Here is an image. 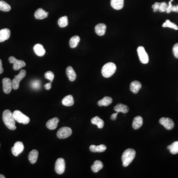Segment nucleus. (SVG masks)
<instances>
[{
  "mask_svg": "<svg viewBox=\"0 0 178 178\" xmlns=\"http://www.w3.org/2000/svg\"><path fill=\"white\" fill-rule=\"evenodd\" d=\"M3 120L8 128L12 130L16 129L15 120L13 115V113L8 109H6L3 114Z\"/></svg>",
  "mask_w": 178,
  "mask_h": 178,
  "instance_id": "nucleus-1",
  "label": "nucleus"
},
{
  "mask_svg": "<svg viewBox=\"0 0 178 178\" xmlns=\"http://www.w3.org/2000/svg\"><path fill=\"white\" fill-rule=\"evenodd\" d=\"M135 156L136 151L132 148H128L125 150L122 156L123 166L125 167L128 166L135 158Z\"/></svg>",
  "mask_w": 178,
  "mask_h": 178,
  "instance_id": "nucleus-2",
  "label": "nucleus"
},
{
  "mask_svg": "<svg viewBox=\"0 0 178 178\" xmlns=\"http://www.w3.org/2000/svg\"><path fill=\"white\" fill-rule=\"evenodd\" d=\"M116 70V65L113 62H108L103 66L101 69V73L104 77L109 78L114 74Z\"/></svg>",
  "mask_w": 178,
  "mask_h": 178,
  "instance_id": "nucleus-3",
  "label": "nucleus"
},
{
  "mask_svg": "<svg viewBox=\"0 0 178 178\" xmlns=\"http://www.w3.org/2000/svg\"><path fill=\"white\" fill-rule=\"evenodd\" d=\"M13 115L15 120L18 123L23 124H27L29 123V118L22 113L20 111L15 110L13 112Z\"/></svg>",
  "mask_w": 178,
  "mask_h": 178,
  "instance_id": "nucleus-4",
  "label": "nucleus"
},
{
  "mask_svg": "<svg viewBox=\"0 0 178 178\" xmlns=\"http://www.w3.org/2000/svg\"><path fill=\"white\" fill-rule=\"evenodd\" d=\"M26 74V72L25 70H21L18 75L15 76V78L12 80V89L18 90L19 88L20 82L25 78Z\"/></svg>",
  "mask_w": 178,
  "mask_h": 178,
  "instance_id": "nucleus-5",
  "label": "nucleus"
},
{
  "mask_svg": "<svg viewBox=\"0 0 178 178\" xmlns=\"http://www.w3.org/2000/svg\"><path fill=\"white\" fill-rule=\"evenodd\" d=\"M72 131L71 129L69 127H64L61 128L58 130L57 133V137L59 139H64L68 138L71 135Z\"/></svg>",
  "mask_w": 178,
  "mask_h": 178,
  "instance_id": "nucleus-6",
  "label": "nucleus"
},
{
  "mask_svg": "<svg viewBox=\"0 0 178 178\" xmlns=\"http://www.w3.org/2000/svg\"><path fill=\"white\" fill-rule=\"evenodd\" d=\"M9 62L13 64V69L15 70H18L21 69L22 68L26 66L25 62L22 60H18L14 57H10L8 58Z\"/></svg>",
  "mask_w": 178,
  "mask_h": 178,
  "instance_id": "nucleus-7",
  "label": "nucleus"
},
{
  "mask_svg": "<svg viewBox=\"0 0 178 178\" xmlns=\"http://www.w3.org/2000/svg\"><path fill=\"white\" fill-rule=\"evenodd\" d=\"M137 51L140 62H142V64H147L149 61V58L148 54L145 51L144 47L143 46H140L137 49Z\"/></svg>",
  "mask_w": 178,
  "mask_h": 178,
  "instance_id": "nucleus-8",
  "label": "nucleus"
},
{
  "mask_svg": "<svg viewBox=\"0 0 178 178\" xmlns=\"http://www.w3.org/2000/svg\"><path fill=\"white\" fill-rule=\"evenodd\" d=\"M65 169V163L63 158H59L57 159L55 164V171L57 174L61 175L64 172Z\"/></svg>",
  "mask_w": 178,
  "mask_h": 178,
  "instance_id": "nucleus-9",
  "label": "nucleus"
},
{
  "mask_svg": "<svg viewBox=\"0 0 178 178\" xmlns=\"http://www.w3.org/2000/svg\"><path fill=\"white\" fill-rule=\"evenodd\" d=\"M159 123L164 126L167 130L173 129L174 127V122L171 119L167 117H162L160 119Z\"/></svg>",
  "mask_w": 178,
  "mask_h": 178,
  "instance_id": "nucleus-10",
  "label": "nucleus"
},
{
  "mask_svg": "<svg viewBox=\"0 0 178 178\" xmlns=\"http://www.w3.org/2000/svg\"><path fill=\"white\" fill-rule=\"evenodd\" d=\"M24 145L21 142H17L14 144V147L12 148V151L13 155L15 157H18L19 154L22 153L24 150Z\"/></svg>",
  "mask_w": 178,
  "mask_h": 178,
  "instance_id": "nucleus-11",
  "label": "nucleus"
},
{
  "mask_svg": "<svg viewBox=\"0 0 178 178\" xmlns=\"http://www.w3.org/2000/svg\"><path fill=\"white\" fill-rule=\"evenodd\" d=\"M3 91L5 93L8 94L12 90V81L8 78H5L3 79Z\"/></svg>",
  "mask_w": 178,
  "mask_h": 178,
  "instance_id": "nucleus-12",
  "label": "nucleus"
},
{
  "mask_svg": "<svg viewBox=\"0 0 178 178\" xmlns=\"http://www.w3.org/2000/svg\"><path fill=\"white\" fill-rule=\"evenodd\" d=\"M11 36V31L8 28L0 30V42H3L8 40Z\"/></svg>",
  "mask_w": 178,
  "mask_h": 178,
  "instance_id": "nucleus-13",
  "label": "nucleus"
},
{
  "mask_svg": "<svg viewBox=\"0 0 178 178\" xmlns=\"http://www.w3.org/2000/svg\"><path fill=\"white\" fill-rule=\"evenodd\" d=\"M107 29V26L104 23H100L95 26L94 30L97 35L102 36L104 35Z\"/></svg>",
  "mask_w": 178,
  "mask_h": 178,
  "instance_id": "nucleus-14",
  "label": "nucleus"
},
{
  "mask_svg": "<svg viewBox=\"0 0 178 178\" xmlns=\"http://www.w3.org/2000/svg\"><path fill=\"white\" fill-rule=\"evenodd\" d=\"M59 119L54 117L49 120L46 123V126L50 130H54L58 127V124L59 122Z\"/></svg>",
  "mask_w": 178,
  "mask_h": 178,
  "instance_id": "nucleus-15",
  "label": "nucleus"
},
{
  "mask_svg": "<svg viewBox=\"0 0 178 178\" xmlns=\"http://www.w3.org/2000/svg\"><path fill=\"white\" fill-rule=\"evenodd\" d=\"M143 124V119L140 116L135 117L133 121L132 127L134 129H139Z\"/></svg>",
  "mask_w": 178,
  "mask_h": 178,
  "instance_id": "nucleus-16",
  "label": "nucleus"
},
{
  "mask_svg": "<svg viewBox=\"0 0 178 178\" xmlns=\"http://www.w3.org/2000/svg\"><path fill=\"white\" fill-rule=\"evenodd\" d=\"M35 18L37 19H43L45 18H47L48 16V12H46L43 9L41 8H38L35 12L34 14Z\"/></svg>",
  "mask_w": 178,
  "mask_h": 178,
  "instance_id": "nucleus-17",
  "label": "nucleus"
},
{
  "mask_svg": "<svg viewBox=\"0 0 178 178\" xmlns=\"http://www.w3.org/2000/svg\"><path fill=\"white\" fill-rule=\"evenodd\" d=\"M124 0H111V5L115 10H121L124 7Z\"/></svg>",
  "mask_w": 178,
  "mask_h": 178,
  "instance_id": "nucleus-18",
  "label": "nucleus"
},
{
  "mask_svg": "<svg viewBox=\"0 0 178 178\" xmlns=\"http://www.w3.org/2000/svg\"><path fill=\"white\" fill-rule=\"evenodd\" d=\"M107 150V147L104 144H100L99 146L91 145L90 150L93 153H103Z\"/></svg>",
  "mask_w": 178,
  "mask_h": 178,
  "instance_id": "nucleus-19",
  "label": "nucleus"
},
{
  "mask_svg": "<svg viewBox=\"0 0 178 178\" xmlns=\"http://www.w3.org/2000/svg\"><path fill=\"white\" fill-rule=\"evenodd\" d=\"M141 88H142V84L139 81H133L130 84V90L133 93H138Z\"/></svg>",
  "mask_w": 178,
  "mask_h": 178,
  "instance_id": "nucleus-20",
  "label": "nucleus"
},
{
  "mask_svg": "<svg viewBox=\"0 0 178 178\" xmlns=\"http://www.w3.org/2000/svg\"><path fill=\"white\" fill-rule=\"evenodd\" d=\"M114 110L116 112H122L123 114H127L129 110V108L127 105H125L123 104H118L117 105L114 107Z\"/></svg>",
  "mask_w": 178,
  "mask_h": 178,
  "instance_id": "nucleus-21",
  "label": "nucleus"
},
{
  "mask_svg": "<svg viewBox=\"0 0 178 178\" xmlns=\"http://www.w3.org/2000/svg\"><path fill=\"white\" fill-rule=\"evenodd\" d=\"M34 51L36 55L39 57H43L46 53V51L42 44H37L34 47Z\"/></svg>",
  "mask_w": 178,
  "mask_h": 178,
  "instance_id": "nucleus-22",
  "label": "nucleus"
},
{
  "mask_svg": "<svg viewBox=\"0 0 178 178\" xmlns=\"http://www.w3.org/2000/svg\"><path fill=\"white\" fill-rule=\"evenodd\" d=\"M66 75L70 81L73 82L76 79V74L72 67L71 66L68 67L66 68Z\"/></svg>",
  "mask_w": 178,
  "mask_h": 178,
  "instance_id": "nucleus-23",
  "label": "nucleus"
},
{
  "mask_svg": "<svg viewBox=\"0 0 178 178\" xmlns=\"http://www.w3.org/2000/svg\"><path fill=\"white\" fill-rule=\"evenodd\" d=\"M63 105L66 107H71L74 104V101L72 95H68L64 97L62 101Z\"/></svg>",
  "mask_w": 178,
  "mask_h": 178,
  "instance_id": "nucleus-24",
  "label": "nucleus"
},
{
  "mask_svg": "<svg viewBox=\"0 0 178 178\" xmlns=\"http://www.w3.org/2000/svg\"><path fill=\"white\" fill-rule=\"evenodd\" d=\"M38 157V151L36 150H33L29 153L28 159L31 164H35L37 162Z\"/></svg>",
  "mask_w": 178,
  "mask_h": 178,
  "instance_id": "nucleus-25",
  "label": "nucleus"
},
{
  "mask_svg": "<svg viewBox=\"0 0 178 178\" xmlns=\"http://www.w3.org/2000/svg\"><path fill=\"white\" fill-rule=\"evenodd\" d=\"M104 167L103 162L100 160H96L94 161L93 164L91 166L92 171L94 173H97L100 170H101Z\"/></svg>",
  "mask_w": 178,
  "mask_h": 178,
  "instance_id": "nucleus-26",
  "label": "nucleus"
},
{
  "mask_svg": "<svg viewBox=\"0 0 178 178\" xmlns=\"http://www.w3.org/2000/svg\"><path fill=\"white\" fill-rule=\"evenodd\" d=\"M91 123L97 126L99 129H102L104 126V120L100 118L99 116H96L91 119Z\"/></svg>",
  "mask_w": 178,
  "mask_h": 178,
  "instance_id": "nucleus-27",
  "label": "nucleus"
},
{
  "mask_svg": "<svg viewBox=\"0 0 178 178\" xmlns=\"http://www.w3.org/2000/svg\"><path fill=\"white\" fill-rule=\"evenodd\" d=\"M112 103V99L109 97H105L102 100H100L98 101L97 104L100 107L105 106L107 107L110 105Z\"/></svg>",
  "mask_w": 178,
  "mask_h": 178,
  "instance_id": "nucleus-28",
  "label": "nucleus"
},
{
  "mask_svg": "<svg viewBox=\"0 0 178 178\" xmlns=\"http://www.w3.org/2000/svg\"><path fill=\"white\" fill-rule=\"evenodd\" d=\"M80 38L78 36H74L69 41V46L71 48H75L77 47L79 43Z\"/></svg>",
  "mask_w": 178,
  "mask_h": 178,
  "instance_id": "nucleus-29",
  "label": "nucleus"
},
{
  "mask_svg": "<svg viewBox=\"0 0 178 178\" xmlns=\"http://www.w3.org/2000/svg\"><path fill=\"white\" fill-rule=\"evenodd\" d=\"M168 150L173 154L178 153V141H176L167 147Z\"/></svg>",
  "mask_w": 178,
  "mask_h": 178,
  "instance_id": "nucleus-30",
  "label": "nucleus"
},
{
  "mask_svg": "<svg viewBox=\"0 0 178 178\" xmlns=\"http://www.w3.org/2000/svg\"><path fill=\"white\" fill-rule=\"evenodd\" d=\"M68 21L67 16H64L59 18L58 20V25L59 27L64 28L68 25Z\"/></svg>",
  "mask_w": 178,
  "mask_h": 178,
  "instance_id": "nucleus-31",
  "label": "nucleus"
},
{
  "mask_svg": "<svg viewBox=\"0 0 178 178\" xmlns=\"http://www.w3.org/2000/svg\"><path fill=\"white\" fill-rule=\"evenodd\" d=\"M11 10V5L3 1H0V11L8 12Z\"/></svg>",
  "mask_w": 178,
  "mask_h": 178,
  "instance_id": "nucleus-32",
  "label": "nucleus"
},
{
  "mask_svg": "<svg viewBox=\"0 0 178 178\" xmlns=\"http://www.w3.org/2000/svg\"><path fill=\"white\" fill-rule=\"evenodd\" d=\"M162 27H169V28H171L174 29L178 30V26L177 25H175V23L171 22L170 20H166V21L164 23H163L162 25Z\"/></svg>",
  "mask_w": 178,
  "mask_h": 178,
  "instance_id": "nucleus-33",
  "label": "nucleus"
},
{
  "mask_svg": "<svg viewBox=\"0 0 178 178\" xmlns=\"http://www.w3.org/2000/svg\"><path fill=\"white\" fill-rule=\"evenodd\" d=\"M168 5L167 4L166 2L160 3L159 8V12H166V10H167V8H168Z\"/></svg>",
  "mask_w": 178,
  "mask_h": 178,
  "instance_id": "nucleus-34",
  "label": "nucleus"
},
{
  "mask_svg": "<svg viewBox=\"0 0 178 178\" xmlns=\"http://www.w3.org/2000/svg\"><path fill=\"white\" fill-rule=\"evenodd\" d=\"M44 77H45L46 79H47L48 80H50L51 82H52L53 80L54 79V74L53 73V72L50 71L46 72L45 74H44Z\"/></svg>",
  "mask_w": 178,
  "mask_h": 178,
  "instance_id": "nucleus-35",
  "label": "nucleus"
},
{
  "mask_svg": "<svg viewBox=\"0 0 178 178\" xmlns=\"http://www.w3.org/2000/svg\"><path fill=\"white\" fill-rule=\"evenodd\" d=\"M40 81L39 80H35L31 83V87L33 89L38 90L40 88Z\"/></svg>",
  "mask_w": 178,
  "mask_h": 178,
  "instance_id": "nucleus-36",
  "label": "nucleus"
},
{
  "mask_svg": "<svg viewBox=\"0 0 178 178\" xmlns=\"http://www.w3.org/2000/svg\"><path fill=\"white\" fill-rule=\"evenodd\" d=\"M173 54L176 58H178V43L174 44L173 47Z\"/></svg>",
  "mask_w": 178,
  "mask_h": 178,
  "instance_id": "nucleus-37",
  "label": "nucleus"
},
{
  "mask_svg": "<svg viewBox=\"0 0 178 178\" xmlns=\"http://www.w3.org/2000/svg\"><path fill=\"white\" fill-rule=\"evenodd\" d=\"M159 4H160V3L156 2L154 4L152 5V8L153 9L154 12H157V11H159Z\"/></svg>",
  "mask_w": 178,
  "mask_h": 178,
  "instance_id": "nucleus-38",
  "label": "nucleus"
},
{
  "mask_svg": "<svg viewBox=\"0 0 178 178\" xmlns=\"http://www.w3.org/2000/svg\"><path fill=\"white\" fill-rule=\"evenodd\" d=\"M172 1H173V0H171L169 2V5L168 6V8H167V10H166V12L167 14H169V13H170L172 12V7H173V5H172L171 4L172 2Z\"/></svg>",
  "mask_w": 178,
  "mask_h": 178,
  "instance_id": "nucleus-39",
  "label": "nucleus"
},
{
  "mask_svg": "<svg viewBox=\"0 0 178 178\" xmlns=\"http://www.w3.org/2000/svg\"><path fill=\"white\" fill-rule=\"evenodd\" d=\"M44 88L47 90H49L50 89H51V82L48 83L47 84H46L44 86Z\"/></svg>",
  "mask_w": 178,
  "mask_h": 178,
  "instance_id": "nucleus-40",
  "label": "nucleus"
},
{
  "mask_svg": "<svg viewBox=\"0 0 178 178\" xmlns=\"http://www.w3.org/2000/svg\"><path fill=\"white\" fill-rule=\"evenodd\" d=\"M118 114V112H116V113L112 114L110 117L111 119L113 120V121L116 120V118H117V116Z\"/></svg>",
  "mask_w": 178,
  "mask_h": 178,
  "instance_id": "nucleus-41",
  "label": "nucleus"
},
{
  "mask_svg": "<svg viewBox=\"0 0 178 178\" xmlns=\"http://www.w3.org/2000/svg\"><path fill=\"white\" fill-rule=\"evenodd\" d=\"M172 12H178V5H173L172 8Z\"/></svg>",
  "mask_w": 178,
  "mask_h": 178,
  "instance_id": "nucleus-42",
  "label": "nucleus"
},
{
  "mask_svg": "<svg viewBox=\"0 0 178 178\" xmlns=\"http://www.w3.org/2000/svg\"><path fill=\"white\" fill-rule=\"evenodd\" d=\"M4 72V69H3V66H2V61L1 59H0V74L3 73Z\"/></svg>",
  "mask_w": 178,
  "mask_h": 178,
  "instance_id": "nucleus-43",
  "label": "nucleus"
},
{
  "mask_svg": "<svg viewBox=\"0 0 178 178\" xmlns=\"http://www.w3.org/2000/svg\"><path fill=\"white\" fill-rule=\"evenodd\" d=\"M0 178H5V177L2 174H0Z\"/></svg>",
  "mask_w": 178,
  "mask_h": 178,
  "instance_id": "nucleus-44",
  "label": "nucleus"
},
{
  "mask_svg": "<svg viewBox=\"0 0 178 178\" xmlns=\"http://www.w3.org/2000/svg\"><path fill=\"white\" fill-rule=\"evenodd\" d=\"M0 146H1V144H0Z\"/></svg>",
  "mask_w": 178,
  "mask_h": 178,
  "instance_id": "nucleus-45",
  "label": "nucleus"
}]
</instances>
